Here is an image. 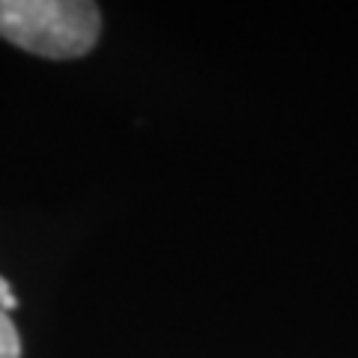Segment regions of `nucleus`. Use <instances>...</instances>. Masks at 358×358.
<instances>
[{"label":"nucleus","mask_w":358,"mask_h":358,"mask_svg":"<svg viewBox=\"0 0 358 358\" xmlns=\"http://www.w3.org/2000/svg\"><path fill=\"white\" fill-rule=\"evenodd\" d=\"M99 27V6L84 0H0V36L48 60L87 54Z\"/></svg>","instance_id":"1"},{"label":"nucleus","mask_w":358,"mask_h":358,"mask_svg":"<svg viewBox=\"0 0 358 358\" xmlns=\"http://www.w3.org/2000/svg\"><path fill=\"white\" fill-rule=\"evenodd\" d=\"M0 358H21V338L9 313L0 310Z\"/></svg>","instance_id":"2"},{"label":"nucleus","mask_w":358,"mask_h":358,"mask_svg":"<svg viewBox=\"0 0 358 358\" xmlns=\"http://www.w3.org/2000/svg\"><path fill=\"white\" fill-rule=\"evenodd\" d=\"M15 305H18V301H15V296H13V289H9V284L3 281V278H0V310L9 313Z\"/></svg>","instance_id":"3"}]
</instances>
